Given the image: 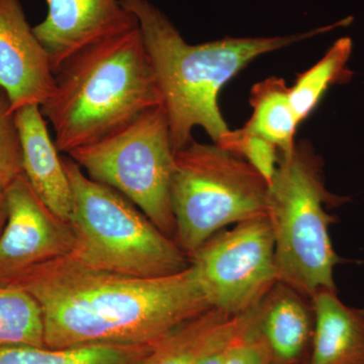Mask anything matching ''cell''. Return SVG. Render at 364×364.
I'll list each match as a JSON object with an SVG mask.
<instances>
[{
  "label": "cell",
  "mask_w": 364,
  "mask_h": 364,
  "mask_svg": "<svg viewBox=\"0 0 364 364\" xmlns=\"http://www.w3.org/2000/svg\"><path fill=\"white\" fill-rule=\"evenodd\" d=\"M314 318L310 364H364V309L347 306L337 291L311 299Z\"/></svg>",
  "instance_id": "14"
},
{
  "label": "cell",
  "mask_w": 364,
  "mask_h": 364,
  "mask_svg": "<svg viewBox=\"0 0 364 364\" xmlns=\"http://www.w3.org/2000/svg\"><path fill=\"white\" fill-rule=\"evenodd\" d=\"M323 167L310 144H296L291 154L280 157L268 184L267 218L279 282L310 301L321 291H337L334 269L341 258L329 232L337 217L328 208L349 200L328 191Z\"/></svg>",
  "instance_id": "4"
},
{
  "label": "cell",
  "mask_w": 364,
  "mask_h": 364,
  "mask_svg": "<svg viewBox=\"0 0 364 364\" xmlns=\"http://www.w3.org/2000/svg\"><path fill=\"white\" fill-rule=\"evenodd\" d=\"M255 309L228 347L224 364H270L272 354L256 325Z\"/></svg>",
  "instance_id": "21"
},
{
  "label": "cell",
  "mask_w": 364,
  "mask_h": 364,
  "mask_svg": "<svg viewBox=\"0 0 364 364\" xmlns=\"http://www.w3.org/2000/svg\"><path fill=\"white\" fill-rule=\"evenodd\" d=\"M233 340H232V341H233ZM231 342L225 345V346L221 347V348L212 352V353L208 354L207 356L200 359V360L196 364H224L225 358H226L227 349L228 347H229V345L231 344Z\"/></svg>",
  "instance_id": "22"
},
{
  "label": "cell",
  "mask_w": 364,
  "mask_h": 364,
  "mask_svg": "<svg viewBox=\"0 0 364 364\" xmlns=\"http://www.w3.org/2000/svg\"><path fill=\"white\" fill-rule=\"evenodd\" d=\"M6 286L37 301L45 346L156 345L213 309L195 267L142 279L90 267L73 254L28 270Z\"/></svg>",
  "instance_id": "1"
},
{
  "label": "cell",
  "mask_w": 364,
  "mask_h": 364,
  "mask_svg": "<svg viewBox=\"0 0 364 364\" xmlns=\"http://www.w3.org/2000/svg\"><path fill=\"white\" fill-rule=\"evenodd\" d=\"M255 320L272 358L284 363L301 355L315 325L310 299L282 282L255 309Z\"/></svg>",
  "instance_id": "13"
},
{
  "label": "cell",
  "mask_w": 364,
  "mask_h": 364,
  "mask_svg": "<svg viewBox=\"0 0 364 364\" xmlns=\"http://www.w3.org/2000/svg\"><path fill=\"white\" fill-rule=\"evenodd\" d=\"M249 313L231 317L210 309L158 342L141 364H196L230 343L245 325Z\"/></svg>",
  "instance_id": "15"
},
{
  "label": "cell",
  "mask_w": 364,
  "mask_h": 364,
  "mask_svg": "<svg viewBox=\"0 0 364 364\" xmlns=\"http://www.w3.org/2000/svg\"><path fill=\"white\" fill-rule=\"evenodd\" d=\"M352 49L351 38H340L315 65L299 74L294 85L289 87L291 104L299 124L312 114L330 87L351 80L354 73L348 62Z\"/></svg>",
  "instance_id": "18"
},
{
  "label": "cell",
  "mask_w": 364,
  "mask_h": 364,
  "mask_svg": "<svg viewBox=\"0 0 364 364\" xmlns=\"http://www.w3.org/2000/svg\"><path fill=\"white\" fill-rule=\"evenodd\" d=\"M72 189L73 255L90 267L129 277H168L191 267L174 239L158 229L128 198L93 181L63 157Z\"/></svg>",
  "instance_id": "5"
},
{
  "label": "cell",
  "mask_w": 364,
  "mask_h": 364,
  "mask_svg": "<svg viewBox=\"0 0 364 364\" xmlns=\"http://www.w3.org/2000/svg\"><path fill=\"white\" fill-rule=\"evenodd\" d=\"M16 346L46 347L42 312L23 289L0 286V350Z\"/></svg>",
  "instance_id": "19"
},
{
  "label": "cell",
  "mask_w": 364,
  "mask_h": 364,
  "mask_svg": "<svg viewBox=\"0 0 364 364\" xmlns=\"http://www.w3.org/2000/svg\"><path fill=\"white\" fill-rule=\"evenodd\" d=\"M23 173V156L14 112L6 93L0 90V188Z\"/></svg>",
  "instance_id": "20"
},
{
  "label": "cell",
  "mask_w": 364,
  "mask_h": 364,
  "mask_svg": "<svg viewBox=\"0 0 364 364\" xmlns=\"http://www.w3.org/2000/svg\"><path fill=\"white\" fill-rule=\"evenodd\" d=\"M154 346L93 344L68 348L9 347L0 350V364H141Z\"/></svg>",
  "instance_id": "17"
},
{
  "label": "cell",
  "mask_w": 364,
  "mask_h": 364,
  "mask_svg": "<svg viewBox=\"0 0 364 364\" xmlns=\"http://www.w3.org/2000/svg\"><path fill=\"white\" fill-rule=\"evenodd\" d=\"M268 182L215 144L191 141L176 153L171 202L176 241L189 258L226 227L267 215Z\"/></svg>",
  "instance_id": "6"
},
{
  "label": "cell",
  "mask_w": 364,
  "mask_h": 364,
  "mask_svg": "<svg viewBox=\"0 0 364 364\" xmlns=\"http://www.w3.org/2000/svg\"><path fill=\"white\" fill-rule=\"evenodd\" d=\"M252 116L238 129L242 135L258 139L287 156L294 149V134L299 127L284 79L269 77L256 83L251 90Z\"/></svg>",
  "instance_id": "16"
},
{
  "label": "cell",
  "mask_w": 364,
  "mask_h": 364,
  "mask_svg": "<svg viewBox=\"0 0 364 364\" xmlns=\"http://www.w3.org/2000/svg\"><path fill=\"white\" fill-rule=\"evenodd\" d=\"M162 105L138 26L72 55L55 72L54 90L40 107L59 152L67 155Z\"/></svg>",
  "instance_id": "3"
},
{
  "label": "cell",
  "mask_w": 364,
  "mask_h": 364,
  "mask_svg": "<svg viewBox=\"0 0 364 364\" xmlns=\"http://www.w3.org/2000/svg\"><path fill=\"white\" fill-rule=\"evenodd\" d=\"M14 119L20 138L23 174L45 205L64 221H70V181L41 107H21L14 112Z\"/></svg>",
  "instance_id": "12"
},
{
  "label": "cell",
  "mask_w": 364,
  "mask_h": 364,
  "mask_svg": "<svg viewBox=\"0 0 364 364\" xmlns=\"http://www.w3.org/2000/svg\"><path fill=\"white\" fill-rule=\"evenodd\" d=\"M55 87L49 53L26 20L21 0H0V90L11 111L43 105Z\"/></svg>",
  "instance_id": "10"
},
{
  "label": "cell",
  "mask_w": 364,
  "mask_h": 364,
  "mask_svg": "<svg viewBox=\"0 0 364 364\" xmlns=\"http://www.w3.org/2000/svg\"><path fill=\"white\" fill-rule=\"evenodd\" d=\"M122 4L138 21L161 90L176 153L193 140L196 127H202L215 144L230 130L219 107L220 91L249 62L353 21L348 16L332 25L284 37L225 38L191 45L149 0H122Z\"/></svg>",
  "instance_id": "2"
},
{
  "label": "cell",
  "mask_w": 364,
  "mask_h": 364,
  "mask_svg": "<svg viewBox=\"0 0 364 364\" xmlns=\"http://www.w3.org/2000/svg\"><path fill=\"white\" fill-rule=\"evenodd\" d=\"M191 263L213 309L231 317L251 312L279 282L267 215L215 234Z\"/></svg>",
  "instance_id": "8"
},
{
  "label": "cell",
  "mask_w": 364,
  "mask_h": 364,
  "mask_svg": "<svg viewBox=\"0 0 364 364\" xmlns=\"http://www.w3.org/2000/svg\"><path fill=\"white\" fill-rule=\"evenodd\" d=\"M45 20L33 32L56 72L72 55L138 26L122 0H47Z\"/></svg>",
  "instance_id": "11"
},
{
  "label": "cell",
  "mask_w": 364,
  "mask_h": 364,
  "mask_svg": "<svg viewBox=\"0 0 364 364\" xmlns=\"http://www.w3.org/2000/svg\"><path fill=\"white\" fill-rule=\"evenodd\" d=\"M67 156L93 181L128 198L158 229L176 240L171 202L176 152L163 105Z\"/></svg>",
  "instance_id": "7"
},
{
  "label": "cell",
  "mask_w": 364,
  "mask_h": 364,
  "mask_svg": "<svg viewBox=\"0 0 364 364\" xmlns=\"http://www.w3.org/2000/svg\"><path fill=\"white\" fill-rule=\"evenodd\" d=\"M4 195L7 215L0 234V286L75 248L70 223L45 205L25 174L9 184Z\"/></svg>",
  "instance_id": "9"
},
{
  "label": "cell",
  "mask_w": 364,
  "mask_h": 364,
  "mask_svg": "<svg viewBox=\"0 0 364 364\" xmlns=\"http://www.w3.org/2000/svg\"><path fill=\"white\" fill-rule=\"evenodd\" d=\"M6 195H4V188H0V234L4 229L6 221Z\"/></svg>",
  "instance_id": "23"
}]
</instances>
